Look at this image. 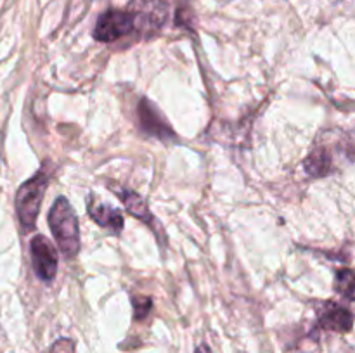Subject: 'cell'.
Returning <instances> with one entry per match:
<instances>
[{
	"label": "cell",
	"instance_id": "cell-14",
	"mask_svg": "<svg viewBox=\"0 0 355 353\" xmlns=\"http://www.w3.org/2000/svg\"><path fill=\"white\" fill-rule=\"evenodd\" d=\"M196 353H210V352H208V348H205V346H200V348L196 350Z\"/></svg>",
	"mask_w": 355,
	"mask_h": 353
},
{
	"label": "cell",
	"instance_id": "cell-7",
	"mask_svg": "<svg viewBox=\"0 0 355 353\" xmlns=\"http://www.w3.org/2000/svg\"><path fill=\"white\" fill-rule=\"evenodd\" d=\"M139 118H141L142 128H144L148 134H151L153 137H159L163 138V141L173 137V132L170 130L166 121L163 120V116L158 113V109H156L148 99H142L141 106H139Z\"/></svg>",
	"mask_w": 355,
	"mask_h": 353
},
{
	"label": "cell",
	"instance_id": "cell-8",
	"mask_svg": "<svg viewBox=\"0 0 355 353\" xmlns=\"http://www.w3.org/2000/svg\"><path fill=\"white\" fill-rule=\"evenodd\" d=\"M87 210H89L92 220L97 221L101 227L107 228V230H111L113 234H120V232L123 230V215L118 210H114V208L103 203H97V201H94V197L90 196Z\"/></svg>",
	"mask_w": 355,
	"mask_h": 353
},
{
	"label": "cell",
	"instance_id": "cell-13",
	"mask_svg": "<svg viewBox=\"0 0 355 353\" xmlns=\"http://www.w3.org/2000/svg\"><path fill=\"white\" fill-rule=\"evenodd\" d=\"M47 353H75V343L71 339L62 338L55 341Z\"/></svg>",
	"mask_w": 355,
	"mask_h": 353
},
{
	"label": "cell",
	"instance_id": "cell-10",
	"mask_svg": "<svg viewBox=\"0 0 355 353\" xmlns=\"http://www.w3.org/2000/svg\"><path fill=\"white\" fill-rule=\"evenodd\" d=\"M114 192H116V196L120 197L121 203H123V206L127 208L128 213L134 215L135 218L142 220L144 224H148L149 227H151V225H155V217H153V213L149 211L148 204L144 203V199H142L139 194L132 192V190H128V189H116Z\"/></svg>",
	"mask_w": 355,
	"mask_h": 353
},
{
	"label": "cell",
	"instance_id": "cell-4",
	"mask_svg": "<svg viewBox=\"0 0 355 353\" xmlns=\"http://www.w3.org/2000/svg\"><path fill=\"white\" fill-rule=\"evenodd\" d=\"M135 31V21L130 10L110 9L101 14L94 30V37L99 42H114Z\"/></svg>",
	"mask_w": 355,
	"mask_h": 353
},
{
	"label": "cell",
	"instance_id": "cell-3",
	"mask_svg": "<svg viewBox=\"0 0 355 353\" xmlns=\"http://www.w3.org/2000/svg\"><path fill=\"white\" fill-rule=\"evenodd\" d=\"M172 0H130L128 10L134 16L135 31L153 35L165 24Z\"/></svg>",
	"mask_w": 355,
	"mask_h": 353
},
{
	"label": "cell",
	"instance_id": "cell-12",
	"mask_svg": "<svg viewBox=\"0 0 355 353\" xmlns=\"http://www.w3.org/2000/svg\"><path fill=\"white\" fill-rule=\"evenodd\" d=\"M132 305H134V317L135 318H144L146 315L149 314V310H151L153 307V301L149 300V298H134V301H132Z\"/></svg>",
	"mask_w": 355,
	"mask_h": 353
},
{
	"label": "cell",
	"instance_id": "cell-6",
	"mask_svg": "<svg viewBox=\"0 0 355 353\" xmlns=\"http://www.w3.org/2000/svg\"><path fill=\"white\" fill-rule=\"evenodd\" d=\"M354 325V317L347 308L336 303H326L319 314V327L326 331L349 332Z\"/></svg>",
	"mask_w": 355,
	"mask_h": 353
},
{
	"label": "cell",
	"instance_id": "cell-9",
	"mask_svg": "<svg viewBox=\"0 0 355 353\" xmlns=\"http://www.w3.org/2000/svg\"><path fill=\"white\" fill-rule=\"evenodd\" d=\"M304 168L311 176H319V179L326 176L335 168L333 152L326 145H318V147L312 149V152L304 161Z\"/></svg>",
	"mask_w": 355,
	"mask_h": 353
},
{
	"label": "cell",
	"instance_id": "cell-5",
	"mask_svg": "<svg viewBox=\"0 0 355 353\" xmlns=\"http://www.w3.org/2000/svg\"><path fill=\"white\" fill-rule=\"evenodd\" d=\"M31 265L35 273L44 282H51L58 272V251L45 235H35L30 242Z\"/></svg>",
	"mask_w": 355,
	"mask_h": 353
},
{
	"label": "cell",
	"instance_id": "cell-2",
	"mask_svg": "<svg viewBox=\"0 0 355 353\" xmlns=\"http://www.w3.org/2000/svg\"><path fill=\"white\" fill-rule=\"evenodd\" d=\"M49 175L45 170H40L35 176L23 183L16 194V213L21 227L24 230H31L37 224L40 213L42 201H44L45 189H47Z\"/></svg>",
	"mask_w": 355,
	"mask_h": 353
},
{
	"label": "cell",
	"instance_id": "cell-11",
	"mask_svg": "<svg viewBox=\"0 0 355 353\" xmlns=\"http://www.w3.org/2000/svg\"><path fill=\"white\" fill-rule=\"evenodd\" d=\"M335 289L345 300L355 301V272L350 269H342L336 272Z\"/></svg>",
	"mask_w": 355,
	"mask_h": 353
},
{
	"label": "cell",
	"instance_id": "cell-1",
	"mask_svg": "<svg viewBox=\"0 0 355 353\" xmlns=\"http://www.w3.org/2000/svg\"><path fill=\"white\" fill-rule=\"evenodd\" d=\"M49 225L55 242L66 258H75L80 251L78 218L66 197H58L49 211Z\"/></svg>",
	"mask_w": 355,
	"mask_h": 353
}]
</instances>
